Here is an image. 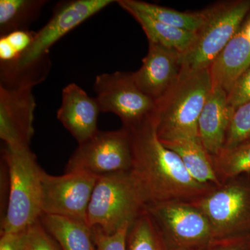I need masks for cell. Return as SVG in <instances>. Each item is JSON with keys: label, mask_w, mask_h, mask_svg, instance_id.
Segmentation results:
<instances>
[{"label": "cell", "mask_w": 250, "mask_h": 250, "mask_svg": "<svg viewBox=\"0 0 250 250\" xmlns=\"http://www.w3.org/2000/svg\"><path fill=\"white\" fill-rule=\"evenodd\" d=\"M128 130L132 146L130 170L147 205L168 201L195 202L217 188L192 178L180 157L158 138L153 117Z\"/></svg>", "instance_id": "cell-1"}, {"label": "cell", "mask_w": 250, "mask_h": 250, "mask_svg": "<svg viewBox=\"0 0 250 250\" xmlns=\"http://www.w3.org/2000/svg\"><path fill=\"white\" fill-rule=\"evenodd\" d=\"M212 89L209 69L182 72L173 86L156 102L153 119L159 140L200 141L199 118Z\"/></svg>", "instance_id": "cell-2"}, {"label": "cell", "mask_w": 250, "mask_h": 250, "mask_svg": "<svg viewBox=\"0 0 250 250\" xmlns=\"http://www.w3.org/2000/svg\"><path fill=\"white\" fill-rule=\"evenodd\" d=\"M7 169L9 197L1 221V233L27 229L42 215V177L44 170L29 146L3 149Z\"/></svg>", "instance_id": "cell-3"}, {"label": "cell", "mask_w": 250, "mask_h": 250, "mask_svg": "<svg viewBox=\"0 0 250 250\" xmlns=\"http://www.w3.org/2000/svg\"><path fill=\"white\" fill-rule=\"evenodd\" d=\"M147 202L131 170L99 177L94 187L85 223L112 234L133 222L146 210Z\"/></svg>", "instance_id": "cell-4"}, {"label": "cell", "mask_w": 250, "mask_h": 250, "mask_svg": "<svg viewBox=\"0 0 250 250\" xmlns=\"http://www.w3.org/2000/svg\"><path fill=\"white\" fill-rule=\"evenodd\" d=\"M206 21L190 48L182 54V72L209 68L250 13V0H229L205 9Z\"/></svg>", "instance_id": "cell-5"}, {"label": "cell", "mask_w": 250, "mask_h": 250, "mask_svg": "<svg viewBox=\"0 0 250 250\" xmlns=\"http://www.w3.org/2000/svg\"><path fill=\"white\" fill-rule=\"evenodd\" d=\"M244 176L191 202L208 219L215 241L250 234V178Z\"/></svg>", "instance_id": "cell-6"}, {"label": "cell", "mask_w": 250, "mask_h": 250, "mask_svg": "<svg viewBox=\"0 0 250 250\" xmlns=\"http://www.w3.org/2000/svg\"><path fill=\"white\" fill-rule=\"evenodd\" d=\"M94 90L101 112L116 114L125 129L136 127L154 116L156 103L136 85L133 72L99 75Z\"/></svg>", "instance_id": "cell-7"}, {"label": "cell", "mask_w": 250, "mask_h": 250, "mask_svg": "<svg viewBox=\"0 0 250 250\" xmlns=\"http://www.w3.org/2000/svg\"><path fill=\"white\" fill-rule=\"evenodd\" d=\"M115 2L113 0H72L59 3L47 24L36 33L30 47L17 60L1 62L0 67L18 69L35 65L49 57L52 46L67 33Z\"/></svg>", "instance_id": "cell-8"}, {"label": "cell", "mask_w": 250, "mask_h": 250, "mask_svg": "<svg viewBox=\"0 0 250 250\" xmlns=\"http://www.w3.org/2000/svg\"><path fill=\"white\" fill-rule=\"evenodd\" d=\"M132 146L129 131H98L79 145L67 162L65 172L80 170L96 177L131 170Z\"/></svg>", "instance_id": "cell-9"}, {"label": "cell", "mask_w": 250, "mask_h": 250, "mask_svg": "<svg viewBox=\"0 0 250 250\" xmlns=\"http://www.w3.org/2000/svg\"><path fill=\"white\" fill-rule=\"evenodd\" d=\"M98 177L83 171L42 177V215H58L85 222L87 209Z\"/></svg>", "instance_id": "cell-10"}, {"label": "cell", "mask_w": 250, "mask_h": 250, "mask_svg": "<svg viewBox=\"0 0 250 250\" xmlns=\"http://www.w3.org/2000/svg\"><path fill=\"white\" fill-rule=\"evenodd\" d=\"M163 236L186 248L215 241L208 219L191 202L168 201L146 206Z\"/></svg>", "instance_id": "cell-11"}, {"label": "cell", "mask_w": 250, "mask_h": 250, "mask_svg": "<svg viewBox=\"0 0 250 250\" xmlns=\"http://www.w3.org/2000/svg\"><path fill=\"white\" fill-rule=\"evenodd\" d=\"M36 106L32 88L0 86V138L6 146H30Z\"/></svg>", "instance_id": "cell-12"}, {"label": "cell", "mask_w": 250, "mask_h": 250, "mask_svg": "<svg viewBox=\"0 0 250 250\" xmlns=\"http://www.w3.org/2000/svg\"><path fill=\"white\" fill-rule=\"evenodd\" d=\"M182 70L181 52L148 42L147 53L133 77L140 89L156 103L173 86Z\"/></svg>", "instance_id": "cell-13"}, {"label": "cell", "mask_w": 250, "mask_h": 250, "mask_svg": "<svg viewBox=\"0 0 250 250\" xmlns=\"http://www.w3.org/2000/svg\"><path fill=\"white\" fill-rule=\"evenodd\" d=\"M100 112L97 99L90 97L76 83H70L62 90L57 118L79 145L89 140L99 131Z\"/></svg>", "instance_id": "cell-14"}, {"label": "cell", "mask_w": 250, "mask_h": 250, "mask_svg": "<svg viewBox=\"0 0 250 250\" xmlns=\"http://www.w3.org/2000/svg\"><path fill=\"white\" fill-rule=\"evenodd\" d=\"M250 66V13L232 39L209 67L213 88L229 93Z\"/></svg>", "instance_id": "cell-15"}, {"label": "cell", "mask_w": 250, "mask_h": 250, "mask_svg": "<svg viewBox=\"0 0 250 250\" xmlns=\"http://www.w3.org/2000/svg\"><path fill=\"white\" fill-rule=\"evenodd\" d=\"M235 111L228 101V93L213 88L198 121L199 138L210 156L223 150L229 125Z\"/></svg>", "instance_id": "cell-16"}, {"label": "cell", "mask_w": 250, "mask_h": 250, "mask_svg": "<svg viewBox=\"0 0 250 250\" xmlns=\"http://www.w3.org/2000/svg\"><path fill=\"white\" fill-rule=\"evenodd\" d=\"M40 221L62 250H96L93 229L83 220L42 214Z\"/></svg>", "instance_id": "cell-17"}, {"label": "cell", "mask_w": 250, "mask_h": 250, "mask_svg": "<svg viewBox=\"0 0 250 250\" xmlns=\"http://www.w3.org/2000/svg\"><path fill=\"white\" fill-rule=\"evenodd\" d=\"M162 143L180 157L188 172L197 182L216 187L223 184L217 177L209 154L200 141L183 139Z\"/></svg>", "instance_id": "cell-18"}, {"label": "cell", "mask_w": 250, "mask_h": 250, "mask_svg": "<svg viewBox=\"0 0 250 250\" xmlns=\"http://www.w3.org/2000/svg\"><path fill=\"white\" fill-rule=\"evenodd\" d=\"M121 7L131 15L141 25L147 36L148 42L176 49L183 54L188 50L195 40L196 32L164 24L144 13L128 6H121Z\"/></svg>", "instance_id": "cell-19"}, {"label": "cell", "mask_w": 250, "mask_h": 250, "mask_svg": "<svg viewBox=\"0 0 250 250\" xmlns=\"http://www.w3.org/2000/svg\"><path fill=\"white\" fill-rule=\"evenodd\" d=\"M117 2L120 6L132 8L164 24L192 32H197L202 27L207 17L205 9L193 12H182L139 0H120Z\"/></svg>", "instance_id": "cell-20"}, {"label": "cell", "mask_w": 250, "mask_h": 250, "mask_svg": "<svg viewBox=\"0 0 250 250\" xmlns=\"http://www.w3.org/2000/svg\"><path fill=\"white\" fill-rule=\"evenodd\" d=\"M46 4L45 0H1L0 35L28 30V26L36 21Z\"/></svg>", "instance_id": "cell-21"}, {"label": "cell", "mask_w": 250, "mask_h": 250, "mask_svg": "<svg viewBox=\"0 0 250 250\" xmlns=\"http://www.w3.org/2000/svg\"><path fill=\"white\" fill-rule=\"evenodd\" d=\"M210 159L221 184L250 174V141L231 149H223Z\"/></svg>", "instance_id": "cell-22"}, {"label": "cell", "mask_w": 250, "mask_h": 250, "mask_svg": "<svg viewBox=\"0 0 250 250\" xmlns=\"http://www.w3.org/2000/svg\"><path fill=\"white\" fill-rule=\"evenodd\" d=\"M127 250H166L164 236L151 215L145 210L130 225Z\"/></svg>", "instance_id": "cell-23"}, {"label": "cell", "mask_w": 250, "mask_h": 250, "mask_svg": "<svg viewBox=\"0 0 250 250\" xmlns=\"http://www.w3.org/2000/svg\"><path fill=\"white\" fill-rule=\"evenodd\" d=\"M250 141V101L235 108L227 131L223 149H231Z\"/></svg>", "instance_id": "cell-24"}, {"label": "cell", "mask_w": 250, "mask_h": 250, "mask_svg": "<svg viewBox=\"0 0 250 250\" xmlns=\"http://www.w3.org/2000/svg\"><path fill=\"white\" fill-rule=\"evenodd\" d=\"M22 250H62L40 220L27 229Z\"/></svg>", "instance_id": "cell-25"}, {"label": "cell", "mask_w": 250, "mask_h": 250, "mask_svg": "<svg viewBox=\"0 0 250 250\" xmlns=\"http://www.w3.org/2000/svg\"><path fill=\"white\" fill-rule=\"evenodd\" d=\"M130 225H125L112 234H106L96 229H92L96 250H127L126 236Z\"/></svg>", "instance_id": "cell-26"}, {"label": "cell", "mask_w": 250, "mask_h": 250, "mask_svg": "<svg viewBox=\"0 0 250 250\" xmlns=\"http://www.w3.org/2000/svg\"><path fill=\"white\" fill-rule=\"evenodd\" d=\"M228 101L235 108L250 101V66L242 74L228 93Z\"/></svg>", "instance_id": "cell-27"}, {"label": "cell", "mask_w": 250, "mask_h": 250, "mask_svg": "<svg viewBox=\"0 0 250 250\" xmlns=\"http://www.w3.org/2000/svg\"><path fill=\"white\" fill-rule=\"evenodd\" d=\"M36 33L29 30L16 31L4 36V37L21 56L30 47L35 38Z\"/></svg>", "instance_id": "cell-28"}, {"label": "cell", "mask_w": 250, "mask_h": 250, "mask_svg": "<svg viewBox=\"0 0 250 250\" xmlns=\"http://www.w3.org/2000/svg\"><path fill=\"white\" fill-rule=\"evenodd\" d=\"M27 229L17 232L1 233L0 250H22Z\"/></svg>", "instance_id": "cell-29"}, {"label": "cell", "mask_w": 250, "mask_h": 250, "mask_svg": "<svg viewBox=\"0 0 250 250\" xmlns=\"http://www.w3.org/2000/svg\"><path fill=\"white\" fill-rule=\"evenodd\" d=\"M21 57V54L13 47L4 36L0 38V62H14Z\"/></svg>", "instance_id": "cell-30"}, {"label": "cell", "mask_w": 250, "mask_h": 250, "mask_svg": "<svg viewBox=\"0 0 250 250\" xmlns=\"http://www.w3.org/2000/svg\"><path fill=\"white\" fill-rule=\"evenodd\" d=\"M215 250H250V234L229 238L228 246L221 247Z\"/></svg>", "instance_id": "cell-31"}]
</instances>
